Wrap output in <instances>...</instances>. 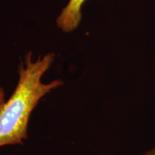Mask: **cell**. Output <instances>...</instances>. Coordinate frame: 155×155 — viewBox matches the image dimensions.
<instances>
[{
	"mask_svg": "<svg viewBox=\"0 0 155 155\" xmlns=\"http://www.w3.org/2000/svg\"><path fill=\"white\" fill-rule=\"evenodd\" d=\"M55 55L48 53L35 62L32 53H28L25 63L19 67V79L14 93L0 108V147L22 144L28 138V126L30 114L42 97L63 84L55 80L48 84L41 78L53 64Z\"/></svg>",
	"mask_w": 155,
	"mask_h": 155,
	"instance_id": "1",
	"label": "cell"
},
{
	"mask_svg": "<svg viewBox=\"0 0 155 155\" xmlns=\"http://www.w3.org/2000/svg\"><path fill=\"white\" fill-rule=\"evenodd\" d=\"M86 0H70L66 7L62 10L57 19L59 28L65 32L76 29L82 17L81 7Z\"/></svg>",
	"mask_w": 155,
	"mask_h": 155,
	"instance_id": "2",
	"label": "cell"
},
{
	"mask_svg": "<svg viewBox=\"0 0 155 155\" xmlns=\"http://www.w3.org/2000/svg\"><path fill=\"white\" fill-rule=\"evenodd\" d=\"M5 103V94L2 88H0V108Z\"/></svg>",
	"mask_w": 155,
	"mask_h": 155,
	"instance_id": "3",
	"label": "cell"
},
{
	"mask_svg": "<svg viewBox=\"0 0 155 155\" xmlns=\"http://www.w3.org/2000/svg\"><path fill=\"white\" fill-rule=\"evenodd\" d=\"M143 155H155V147L154 149H152V150L149 151V152L145 153V154Z\"/></svg>",
	"mask_w": 155,
	"mask_h": 155,
	"instance_id": "4",
	"label": "cell"
}]
</instances>
